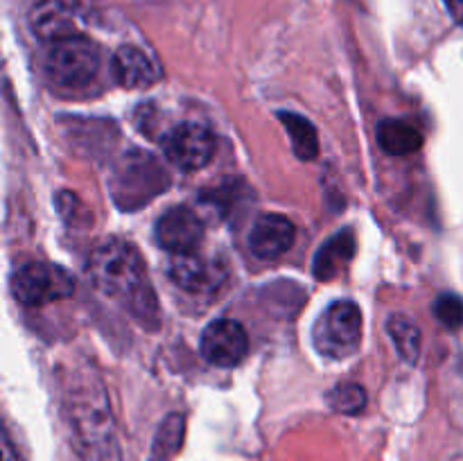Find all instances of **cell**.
Here are the masks:
<instances>
[{"label":"cell","instance_id":"cell-18","mask_svg":"<svg viewBox=\"0 0 463 461\" xmlns=\"http://www.w3.org/2000/svg\"><path fill=\"white\" fill-rule=\"evenodd\" d=\"M184 434H185V419L181 414L167 416L158 428L156 438H154L152 455L149 461H170L176 452L184 446Z\"/></svg>","mask_w":463,"mask_h":461},{"label":"cell","instance_id":"cell-4","mask_svg":"<svg viewBox=\"0 0 463 461\" xmlns=\"http://www.w3.org/2000/svg\"><path fill=\"white\" fill-rule=\"evenodd\" d=\"M99 71V50L86 36H71L50 45L45 54V72L50 81L66 89L90 84Z\"/></svg>","mask_w":463,"mask_h":461},{"label":"cell","instance_id":"cell-12","mask_svg":"<svg viewBox=\"0 0 463 461\" xmlns=\"http://www.w3.org/2000/svg\"><path fill=\"white\" fill-rule=\"evenodd\" d=\"M113 77L118 84L125 89H143L158 80V72L154 63L145 52H140L134 45H122L113 54Z\"/></svg>","mask_w":463,"mask_h":461},{"label":"cell","instance_id":"cell-15","mask_svg":"<svg viewBox=\"0 0 463 461\" xmlns=\"http://www.w3.org/2000/svg\"><path fill=\"white\" fill-rule=\"evenodd\" d=\"M378 143L392 156H410L423 147V134L411 122L387 118L378 127Z\"/></svg>","mask_w":463,"mask_h":461},{"label":"cell","instance_id":"cell-21","mask_svg":"<svg viewBox=\"0 0 463 461\" xmlns=\"http://www.w3.org/2000/svg\"><path fill=\"white\" fill-rule=\"evenodd\" d=\"M443 3H446L448 14L455 18V23L463 25V0H443Z\"/></svg>","mask_w":463,"mask_h":461},{"label":"cell","instance_id":"cell-5","mask_svg":"<svg viewBox=\"0 0 463 461\" xmlns=\"http://www.w3.org/2000/svg\"><path fill=\"white\" fill-rule=\"evenodd\" d=\"M315 348L328 360H344L360 348L362 310L353 301H337L315 325Z\"/></svg>","mask_w":463,"mask_h":461},{"label":"cell","instance_id":"cell-1","mask_svg":"<svg viewBox=\"0 0 463 461\" xmlns=\"http://www.w3.org/2000/svg\"><path fill=\"white\" fill-rule=\"evenodd\" d=\"M89 274L102 294L120 298L140 321H154L158 315L156 296L149 287L140 253L125 240H104L89 260Z\"/></svg>","mask_w":463,"mask_h":461},{"label":"cell","instance_id":"cell-8","mask_svg":"<svg viewBox=\"0 0 463 461\" xmlns=\"http://www.w3.org/2000/svg\"><path fill=\"white\" fill-rule=\"evenodd\" d=\"M202 355L213 366L231 369L247 357L249 337L242 324L233 319H217L206 325L202 334Z\"/></svg>","mask_w":463,"mask_h":461},{"label":"cell","instance_id":"cell-6","mask_svg":"<svg viewBox=\"0 0 463 461\" xmlns=\"http://www.w3.org/2000/svg\"><path fill=\"white\" fill-rule=\"evenodd\" d=\"M72 292H75V280L59 265L30 262L21 267L12 278L14 298L30 307L61 301Z\"/></svg>","mask_w":463,"mask_h":461},{"label":"cell","instance_id":"cell-13","mask_svg":"<svg viewBox=\"0 0 463 461\" xmlns=\"http://www.w3.org/2000/svg\"><path fill=\"white\" fill-rule=\"evenodd\" d=\"M170 278L175 280L176 287L188 289V292H203L217 283L215 267L194 251L172 256Z\"/></svg>","mask_w":463,"mask_h":461},{"label":"cell","instance_id":"cell-10","mask_svg":"<svg viewBox=\"0 0 463 461\" xmlns=\"http://www.w3.org/2000/svg\"><path fill=\"white\" fill-rule=\"evenodd\" d=\"M297 240V229L285 215H262L249 233V249L260 260H279L292 249Z\"/></svg>","mask_w":463,"mask_h":461},{"label":"cell","instance_id":"cell-20","mask_svg":"<svg viewBox=\"0 0 463 461\" xmlns=\"http://www.w3.org/2000/svg\"><path fill=\"white\" fill-rule=\"evenodd\" d=\"M434 315L446 328L459 330L463 328V298L457 294H441L434 301Z\"/></svg>","mask_w":463,"mask_h":461},{"label":"cell","instance_id":"cell-7","mask_svg":"<svg viewBox=\"0 0 463 461\" xmlns=\"http://www.w3.org/2000/svg\"><path fill=\"white\" fill-rule=\"evenodd\" d=\"M163 152H165L167 161L179 167V170H202L211 163L213 154H215V136L206 127L185 122V125L175 127L165 136Z\"/></svg>","mask_w":463,"mask_h":461},{"label":"cell","instance_id":"cell-2","mask_svg":"<svg viewBox=\"0 0 463 461\" xmlns=\"http://www.w3.org/2000/svg\"><path fill=\"white\" fill-rule=\"evenodd\" d=\"M72 443L84 461H120L116 423L99 384L75 387L68 396Z\"/></svg>","mask_w":463,"mask_h":461},{"label":"cell","instance_id":"cell-17","mask_svg":"<svg viewBox=\"0 0 463 461\" xmlns=\"http://www.w3.org/2000/svg\"><path fill=\"white\" fill-rule=\"evenodd\" d=\"M279 118L283 120V127L288 129L289 138H292L294 154H297L301 161H312V158H317V154H319V138H317V129L310 125V120L288 111L279 113Z\"/></svg>","mask_w":463,"mask_h":461},{"label":"cell","instance_id":"cell-3","mask_svg":"<svg viewBox=\"0 0 463 461\" xmlns=\"http://www.w3.org/2000/svg\"><path fill=\"white\" fill-rule=\"evenodd\" d=\"M167 185V172L152 154L131 152L118 163L111 179L113 199L125 211H136L152 202Z\"/></svg>","mask_w":463,"mask_h":461},{"label":"cell","instance_id":"cell-16","mask_svg":"<svg viewBox=\"0 0 463 461\" xmlns=\"http://www.w3.org/2000/svg\"><path fill=\"white\" fill-rule=\"evenodd\" d=\"M387 333L392 337L393 346H396L398 355L407 362V364H416L420 355V330L410 316L393 315L389 316Z\"/></svg>","mask_w":463,"mask_h":461},{"label":"cell","instance_id":"cell-11","mask_svg":"<svg viewBox=\"0 0 463 461\" xmlns=\"http://www.w3.org/2000/svg\"><path fill=\"white\" fill-rule=\"evenodd\" d=\"M27 23L32 34L50 45L75 36V16L61 0H39L30 9Z\"/></svg>","mask_w":463,"mask_h":461},{"label":"cell","instance_id":"cell-19","mask_svg":"<svg viewBox=\"0 0 463 461\" xmlns=\"http://www.w3.org/2000/svg\"><path fill=\"white\" fill-rule=\"evenodd\" d=\"M328 405L339 414L355 416L366 407V391L360 384H337L328 393Z\"/></svg>","mask_w":463,"mask_h":461},{"label":"cell","instance_id":"cell-9","mask_svg":"<svg viewBox=\"0 0 463 461\" xmlns=\"http://www.w3.org/2000/svg\"><path fill=\"white\" fill-rule=\"evenodd\" d=\"M154 238H156L158 247L170 251L172 256L190 253L202 242L203 224L193 208L172 206L158 217L156 226H154Z\"/></svg>","mask_w":463,"mask_h":461},{"label":"cell","instance_id":"cell-14","mask_svg":"<svg viewBox=\"0 0 463 461\" xmlns=\"http://www.w3.org/2000/svg\"><path fill=\"white\" fill-rule=\"evenodd\" d=\"M355 235L351 230L333 235L324 247L319 249L315 258V276L319 280H333L335 276L346 269L348 262L355 256Z\"/></svg>","mask_w":463,"mask_h":461}]
</instances>
